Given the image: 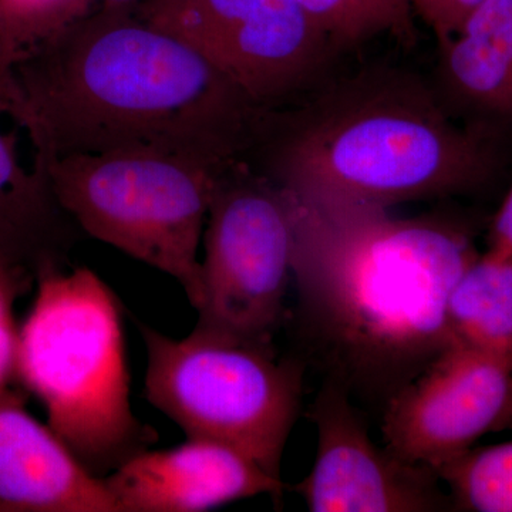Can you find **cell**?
<instances>
[{"label": "cell", "instance_id": "cell-1", "mask_svg": "<svg viewBox=\"0 0 512 512\" xmlns=\"http://www.w3.org/2000/svg\"><path fill=\"white\" fill-rule=\"evenodd\" d=\"M282 191L303 329L330 380L387 404L453 346L447 302L480 255L473 235L443 218H397Z\"/></svg>", "mask_w": 512, "mask_h": 512}, {"label": "cell", "instance_id": "cell-2", "mask_svg": "<svg viewBox=\"0 0 512 512\" xmlns=\"http://www.w3.org/2000/svg\"><path fill=\"white\" fill-rule=\"evenodd\" d=\"M46 106L55 158L151 154L224 171L251 163L281 116L134 9L107 6L56 37Z\"/></svg>", "mask_w": 512, "mask_h": 512}, {"label": "cell", "instance_id": "cell-3", "mask_svg": "<svg viewBox=\"0 0 512 512\" xmlns=\"http://www.w3.org/2000/svg\"><path fill=\"white\" fill-rule=\"evenodd\" d=\"M261 153L266 177L295 197L387 210L477 191L497 171L490 141L397 72L360 74L282 114Z\"/></svg>", "mask_w": 512, "mask_h": 512}, {"label": "cell", "instance_id": "cell-4", "mask_svg": "<svg viewBox=\"0 0 512 512\" xmlns=\"http://www.w3.org/2000/svg\"><path fill=\"white\" fill-rule=\"evenodd\" d=\"M19 328L16 380L46 409L47 426L90 473L106 477L156 443L131 410L119 301L87 268L37 275Z\"/></svg>", "mask_w": 512, "mask_h": 512}, {"label": "cell", "instance_id": "cell-5", "mask_svg": "<svg viewBox=\"0 0 512 512\" xmlns=\"http://www.w3.org/2000/svg\"><path fill=\"white\" fill-rule=\"evenodd\" d=\"M147 352L146 399L188 439L227 444L281 480L299 416L303 366L274 346L194 328L173 339L138 322Z\"/></svg>", "mask_w": 512, "mask_h": 512}, {"label": "cell", "instance_id": "cell-6", "mask_svg": "<svg viewBox=\"0 0 512 512\" xmlns=\"http://www.w3.org/2000/svg\"><path fill=\"white\" fill-rule=\"evenodd\" d=\"M225 171L151 154H74L55 158L50 175L57 204L86 234L173 276L198 309V248Z\"/></svg>", "mask_w": 512, "mask_h": 512}, {"label": "cell", "instance_id": "cell-7", "mask_svg": "<svg viewBox=\"0 0 512 512\" xmlns=\"http://www.w3.org/2000/svg\"><path fill=\"white\" fill-rule=\"evenodd\" d=\"M195 328L272 345L292 278L293 232L284 191L249 164L225 171L204 237Z\"/></svg>", "mask_w": 512, "mask_h": 512}, {"label": "cell", "instance_id": "cell-8", "mask_svg": "<svg viewBox=\"0 0 512 512\" xmlns=\"http://www.w3.org/2000/svg\"><path fill=\"white\" fill-rule=\"evenodd\" d=\"M134 12L272 109L315 76L330 45L298 0H143Z\"/></svg>", "mask_w": 512, "mask_h": 512}, {"label": "cell", "instance_id": "cell-9", "mask_svg": "<svg viewBox=\"0 0 512 512\" xmlns=\"http://www.w3.org/2000/svg\"><path fill=\"white\" fill-rule=\"evenodd\" d=\"M512 429V367L450 346L387 402L384 447L437 474L481 437Z\"/></svg>", "mask_w": 512, "mask_h": 512}, {"label": "cell", "instance_id": "cell-10", "mask_svg": "<svg viewBox=\"0 0 512 512\" xmlns=\"http://www.w3.org/2000/svg\"><path fill=\"white\" fill-rule=\"evenodd\" d=\"M318 451L309 476L293 487L313 512H433L451 498L436 471L377 447L342 384L329 380L312 407Z\"/></svg>", "mask_w": 512, "mask_h": 512}, {"label": "cell", "instance_id": "cell-11", "mask_svg": "<svg viewBox=\"0 0 512 512\" xmlns=\"http://www.w3.org/2000/svg\"><path fill=\"white\" fill-rule=\"evenodd\" d=\"M103 480L120 512H202L284 488L241 451L207 439L147 448Z\"/></svg>", "mask_w": 512, "mask_h": 512}, {"label": "cell", "instance_id": "cell-12", "mask_svg": "<svg viewBox=\"0 0 512 512\" xmlns=\"http://www.w3.org/2000/svg\"><path fill=\"white\" fill-rule=\"evenodd\" d=\"M0 512H120L103 478L30 416L12 386L0 389Z\"/></svg>", "mask_w": 512, "mask_h": 512}, {"label": "cell", "instance_id": "cell-13", "mask_svg": "<svg viewBox=\"0 0 512 512\" xmlns=\"http://www.w3.org/2000/svg\"><path fill=\"white\" fill-rule=\"evenodd\" d=\"M441 52L444 82L458 100L512 119V0H484Z\"/></svg>", "mask_w": 512, "mask_h": 512}, {"label": "cell", "instance_id": "cell-14", "mask_svg": "<svg viewBox=\"0 0 512 512\" xmlns=\"http://www.w3.org/2000/svg\"><path fill=\"white\" fill-rule=\"evenodd\" d=\"M451 343L512 367V256L487 251L467 266L447 302Z\"/></svg>", "mask_w": 512, "mask_h": 512}, {"label": "cell", "instance_id": "cell-15", "mask_svg": "<svg viewBox=\"0 0 512 512\" xmlns=\"http://www.w3.org/2000/svg\"><path fill=\"white\" fill-rule=\"evenodd\" d=\"M453 507L474 512H512V441L471 448L440 471Z\"/></svg>", "mask_w": 512, "mask_h": 512}, {"label": "cell", "instance_id": "cell-16", "mask_svg": "<svg viewBox=\"0 0 512 512\" xmlns=\"http://www.w3.org/2000/svg\"><path fill=\"white\" fill-rule=\"evenodd\" d=\"M316 26L338 45L392 32L412 36L410 9L397 0H298Z\"/></svg>", "mask_w": 512, "mask_h": 512}, {"label": "cell", "instance_id": "cell-17", "mask_svg": "<svg viewBox=\"0 0 512 512\" xmlns=\"http://www.w3.org/2000/svg\"><path fill=\"white\" fill-rule=\"evenodd\" d=\"M32 274L0 259V389L16 380L19 329L13 318L16 299L29 289Z\"/></svg>", "mask_w": 512, "mask_h": 512}, {"label": "cell", "instance_id": "cell-18", "mask_svg": "<svg viewBox=\"0 0 512 512\" xmlns=\"http://www.w3.org/2000/svg\"><path fill=\"white\" fill-rule=\"evenodd\" d=\"M18 2L45 10L59 35L74 23L86 18L92 5V0H18Z\"/></svg>", "mask_w": 512, "mask_h": 512}, {"label": "cell", "instance_id": "cell-19", "mask_svg": "<svg viewBox=\"0 0 512 512\" xmlns=\"http://www.w3.org/2000/svg\"><path fill=\"white\" fill-rule=\"evenodd\" d=\"M483 2L484 0H444L439 15L430 26L436 33L440 46L457 32L467 16Z\"/></svg>", "mask_w": 512, "mask_h": 512}, {"label": "cell", "instance_id": "cell-20", "mask_svg": "<svg viewBox=\"0 0 512 512\" xmlns=\"http://www.w3.org/2000/svg\"><path fill=\"white\" fill-rule=\"evenodd\" d=\"M487 251L512 256V187L491 222Z\"/></svg>", "mask_w": 512, "mask_h": 512}, {"label": "cell", "instance_id": "cell-21", "mask_svg": "<svg viewBox=\"0 0 512 512\" xmlns=\"http://www.w3.org/2000/svg\"><path fill=\"white\" fill-rule=\"evenodd\" d=\"M444 0H413L412 6L417 13L426 20L427 25H433L437 15H439Z\"/></svg>", "mask_w": 512, "mask_h": 512}, {"label": "cell", "instance_id": "cell-22", "mask_svg": "<svg viewBox=\"0 0 512 512\" xmlns=\"http://www.w3.org/2000/svg\"><path fill=\"white\" fill-rule=\"evenodd\" d=\"M143 0H103V6L107 8L134 9Z\"/></svg>", "mask_w": 512, "mask_h": 512}]
</instances>
